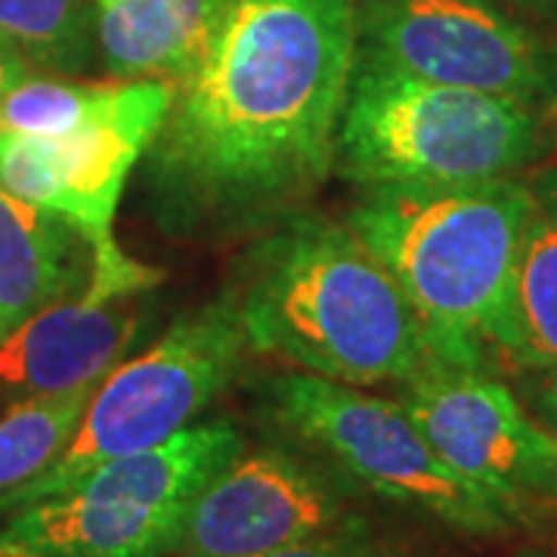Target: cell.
Returning a JSON list of instances; mask_svg holds the SVG:
<instances>
[{
  "mask_svg": "<svg viewBox=\"0 0 557 557\" xmlns=\"http://www.w3.org/2000/svg\"><path fill=\"white\" fill-rule=\"evenodd\" d=\"M143 295L119 300L72 298L44 307L0 335V412L100 384L146 332Z\"/></svg>",
  "mask_w": 557,
  "mask_h": 557,
  "instance_id": "obj_12",
  "label": "cell"
},
{
  "mask_svg": "<svg viewBox=\"0 0 557 557\" xmlns=\"http://www.w3.org/2000/svg\"><path fill=\"white\" fill-rule=\"evenodd\" d=\"M399 403L449 468L520 518L557 493V437L490 369L440 366L403 384Z\"/></svg>",
  "mask_w": 557,
  "mask_h": 557,
  "instance_id": "obj_10",
  "label": "cell"
},
{
  "mask_svg": "<svg viewBox=\"0 0 557 557\" xmlns=\"http://www.w3.org/2000/svg\"><path fill=\"white\" fill-rule=\"evenodd\" d=\"M248 341L230 288L183 313L146 354L121 359L87 399L72 440L53 465L0 496V518L50 498L106 461L146 453L189 428L236 379Z\"/></svg>",
  "mask_w": 557,
  "mask_h": 557,
  "instance_id": "obj_6",
  "label": "cell"
},
{
  "mask_svg": "<svg viewBox=\"0 0 557 557\" xmlns=\"http://www.w3.org/2000/svg\"><path fill=\"white\" fill-rule=\"evenodd\" d=\"M263 557H421L416 548H409L403 539L391 536V533H381L372 527V520L357 523V527H347L338 533H329V536H317L292 545V548H282L273 555Z\"/></svg>",
  "mask_w": 557,
  "mask_h": 557,
  "instance_id": "obj_20",
  "label": "cell"
},
{
  "mask_svg": "<svg viewBox=\"0 0 557 557\" xmlns=\"http://www.w3.org/2000/svg\"><path fill=\"white\" fill-rule=\"evenodd\" d=\"M97 384L28 399L0 412V496L44 474L65 449Z\"/></svg>",
  "mask_w": 557,
  "mask_h": 557,
  "instance_id": "obj_17",
  "label": "cell"
},
{
  "mask_svg": "<svg viewBox=\"0 0 557 557\" xmlns=\"http://www.w3.org/2000/svg\"><path fill=\"white\" fill-rule=\"evenodd\" d=\"M174 94L177 87L168 81L106 84L94 119L65 137L47 139L65 193L62 218L78 226L94 251V276L84 298H134L161 278L159 270L121 251L112 223L124 183L161 131Z\"/></svg>",
  "mask_w": 557,
  "mask_h": 557,
  "instance_id": "obj_11",
  "label": "cell"
},
{
  "mask_svg": "<svg viewBox=\"0 0 557 557\" xmlns=\"http://www.w3.org/2000/svg\"><path fill=\"white\" fill-rule=\"evenodd\" d=\"M263 406L276 428L332 461L366 493L461 536H508L523 520L449 468L399 399L362 394L354 384L292 369L267 384Z\"/></svg>",
  "mask_w": 557,
  "mask_h": 557,
  "instance_id": "obj_5",
  "label": "cell"
},
{
  "mask_svg": "<svg viewBox=\"0 0 557 557\" xmlns=\"http://www.w3.org/2000/svg\"><path fill=\"white\" fill-rule=\"evenodd\" d=\"M94 276V251L57 211L0 189V335L44 307L81 298Z\"/></svg>",
  "mask_w": 557,
  "mask_h": 557,
  "instance_id": "obj_13",
  "label": "cell"
},
{
  "mask_svg": "<svg viewBox=\"0 0 557 557\" xmlns=\"http://www.w3.org/2000/svg\"><path fill=\"white\" fill-rule=\"evenodd\" d=\"M527 375H530V381H527L530 409L536 412L539 424L548 428L557 437V366L530 369Z\"/></svg>",
  "mask_w": 557,
  "mask_h": 557,
  "instance_id": "obj_21",
  "label": "cell"
},
{
  "mask_svg": "<svg viewBox=\"0 0 557 557\" xmlns=\"http://www.w3.org/2000/svg\"><path fill=\"white\" fill-rule=\"evenodd\" d=\"M0 38L38 72L81 75L97 57V3L0 0Z\"/></svg>",
  "mask_w": 557,
  "mask_h": 557,
  "instance_id": "obj_16",
  "label": "cell"
},
{
  "mask_svg": "<svg viewBox=\"0 0 557 557\" xmlns=\"http://www.w3.org/2000/svg\"><path fill=\"white\" fill-rule=\"evenodd\" d=\"M496 3L511 10L515 16H530V20L542 22L557 20V0H496Z\"/></svg>",
  "mask_w": 557,
  "mask_h": 557,
  "instance_id": "obj_23",
  "label": "cell"
},
{
  "mask_svg": "<svg viewBox=\"0 0 557 557\" xmlns=\"http://www.w3.org/2000/svg\"><path fill=\"white\" fill-rule=\"evenodd\" d=\"M28 72H32V65L25 62V57H22L20 50H16L10 40L0 38V100L10 94Z\"/></svg>",
  "mask_w": 557,
  "mask_h": 557,
  "instance_id": "obj_22",
  "label": "cell"
},
{
  "mask_svg": "<svg viewBox=\"0 0 557 557\" xmlns=\"http://www.w3.org/2000/svg\"><path fill=\"white\" fill-rule=\"evenodd\" d=\"M548 143V109L431 84L357 57L335 171L362 189L520 177Z\"/></svg>",
  "mask_w": 557,
  "mask_h": 557,
  "instance_id": "obj_4",
  "label": "cell"
},
{
  "mask_svg": "<svg viewBox=\"0 0 557 557\" xmlns=\"http://www.w3.org/2000/svg\"><path fill=\"white\" fill-rule=\"evenodd\" d=\"M230 295L248 347L298 372L403 387L446 366L412 300L347 223L298 211L267 226Z\"/></svg>",
  "mask_w": 557,
  "mask_h": 557,
  "instance_id": "obj_2",
  "label": "cell"
},
{
  "mask_svg": "<svg viewBox=\"0 0 557 557\" xmlns=\"http://www.w3.org/2000/svg\"><path fill=\"white\" fill-rule=\"evenodd\" d=\"M0 189L62 214L65 193L50 143L25 134H0Z\"/></svg>",
  "mask_w": 557,
  "mask_h": 557,
  "instance_id": "obj_19",
  "label": "cell"
},
{
  "mask_svg": "<svg viewBox=\"0 0 557 557\" xmlns=\"http://www.w3.org/2000/svg\"><path fill=\"white\" fill-rule=\"evenodd\" d=\"M366 490L310 449L248 446L201 486L159 557H263L369 520Z\"/></svg>",
  "mask_w": 557,
  "mask_h": 557,
  "instance_id": "obj_9",
  "label": "cell"
},
{
  "mask_svg": "<svg viewBox=\"0 0 557 557\" xmlns=\"http://www.w3.org/2000/svg\"><path fill=\"white\" fill-rule=\"evenodd\" d=\"M357 57L409 78L557 106V40L496 0H357Z\"/></svg>",
  "mask_w": 557,
  "mask_h": 557,
  "instance_id": "obj_8",
  "label": "cell"
},
{
  "mask_svg": "<svg viewBox=\"0 0 557 557\" xmlns=\"http://www.w3.org/2000/svg\"><path fill=\"white\" fill-rule=\"evenodd\" d=\"M97 53L115 81H189L211 50L223 0H94Z\"/></svg>",
  "mask_w": 557,
  "mask_h": 557,
  "instance_id": "obj_14",
  "label": "cell"
},
{
  "mask_svg": "<svg viewBox=\"0 0 557 557\" xmlns=\"http://www.w3.org/2000/svg\"><path fill=\"white\" fill-rule=\"evenodd\" d=\"M530 211L527 177L366 189L347 226L391 270L440 359L490 369Z\"/></svg>",
  "mask_w": 557,
  "mask_h": 557,
  "instance_id": "obj_3",
  "label": "cell"
},
{
  "mask_svg": "<svg viewBox=\"0 0 557 557\" xmlns=\"http://www.w3.org/2000/svg\"><path fill=\"white\" fill-rule=\"evenodd\" d=\"M357 40V0H223L143 156L161 230L230 239L298 214L335 171Z\"/></svg>",
  "mask_w": 557,
  "mask_h": 557,
  "instance_id": "obj_1",
  "label": "cell"
},
{
  "mask_svg": "<svg viewBox=\"0 0 557 557\" xmlns=\"http://www.w3.org/2000/svg\"><path fill=\"white\" fill-rule=\"evenodd\" d=\"M233 421L189 424L7 515L0 557H159L201 486L245 449Z\"/></svg>",
  "mask_w": 557,
  "mask_h": 557,
  "instance_id": "obj_7",
  "label": "cell"
},
{
  "mask_svg": "<svg viewBox=\"0 0 557 557\" xmlns=\"http://www.w3.org/2000/svg\"><path fill=\"white\" fill-rule=\"evenodd\" d=\"M530 211L496 357L520 372L557 366V161L527 177Z\"/></svg>",
  "mask_w": 557,
  "mask_h": 557,
  "instance_id": "obj_15",
  "label": "cell"
},
{
  "mask_svg": "<svg viewBox=\"0 0 557 557\" xmlns=\"http://www.w3.org/2000/svg\"><path fill=\"white\" fill-rule=\"evenodd\" d=\"M106 84L65 81L53 72H28L0 100V134L60 139L94 119Z\"/></svg>",
  "mask_w": 557,
  "mask_h": 557,
  "instance_id": "obj_18",
  "label": "cell"
},
{
  "mask_svg": "<svg viewBox=\"0 0 557 557\" xmlns=\"http://www.w3.org/2000/svg\"><path fill=\"white\" fill-rule=\"evenodd\" d=\"M520 557H548V555H520Z\"/></svg>",
  "mask_w": 557,
  "mask_h": 557,
  "instance_id": "obj_24",
  "label": "cell"
}]
</instances>
